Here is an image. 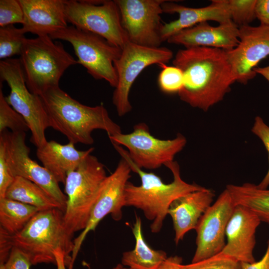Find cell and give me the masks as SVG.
Masks as SVG:
<instances>
[{
  "mask_svg": "<svg viewBox=\"0 0 269 269\" xmlns=\"http://www.w3.org/2000/svg\"><path fill=\"white\" fill-rule=\"evenodd\" d=\"M0 82L5 81L10 92L5 97L8 104L24 119L31 133V141L37 148L47 142L45 130L49 126L48 117L39 96L27 88L19 58L0 62Z\"/></svg>",
  "mask_w": 269,
  "mask_h": 269,
  "instance_id": "cell-8",
  "label": "cell"
},
{
  "mask_svg": "<svg viewBox=\"0 0 269 269\" xmlns=\"http://www.w3.org/2000/svg\"><path fill=\"white\" fill-rule=\"evenodd\" d=\"M11 235L0 227V265H5L9 256L12 245Z\"/></svg>",
  "mask_w": 269,
  "mask_h": 269,
  "instance_id": "cell-36",
  "label": "cell"
},
{
  "mask_svg": "<svg viewBox=\"0 0 269 269\" xmlns=\"http://www.w3.org/2000/svg\"><path fill=\"white\" fill-rule=\"evenodd\" d=\"M25 132L8 130L0 133V144L3 148L9 170L13 177L20 176L36 183L58 202L65 212L67 197L53 175L29 156L30 149L25 142Z\"/></svg>",
  "mask_w": 269,
  "mask_h": 269,
  "instance_id": "cell-12",
  "label": "cell"
},
{
  "mask_svg": "<svg viewBox=\"0 0 269 269\" xmlns=\"http://www.w3.org/2000/svg\"><path fill=\"white\" fill-rule=\"evenodd\" d=\"M52 39L69 42L78 58L77 64L85 67L94 79H104L116 87L118 77L114 62L121 56L122 49L102 37L74 26L66 27L49 35Z\"/></svg>",
  "mask_w": 269,
  "mask_h": 269,
  "instance_id": "cell-7",
  "label": "cell"
},
{
  "mask_svg": "<svg viewBox=\"0 0 269 269\" xmlns=\"http://www.w3.org/2000/svg\"><path fill=\"white\" fill-rule=\"evenodd\" d=\"M116 150L128 162L132 171L140 177L141 185L136 186L128 181L125 190V206H133L141 210L145 217L152 221L151 232L156 233L161 229L163 221L168 214L171 203L177 198L205 187L196 183H188L181 177L178 163L172 161L165 166L171 171L173 180L164 183L152 172H146L136 165L121 145L113 143Z\"/></svg>",
  "mask_w": 269,
  "mask_h": 269,
  "instance_id": "cell-2",
  "label": "cell"
},
{
  "mask_svg": "<svg viewBox=\"0 0 269 269\" xmlns=\"http://www.w3.org/2000/svg\"><path fill=\"white\" fill-rule=\"evenodd\" d=\"M255 14L260 24L269 25V0H257Z\"/></svg>",
  "mask_w": 269,
  "mask_h": 269,
  "instance_id": "cell-37",
  "label": "cell"
},
{
  "mask_svg": "<svg viewBox=\"0 0 269 269\" xmlns=\"http://www.w3.org/2000/svg\"><path fill=\"white\" fill-rule=\"evenodd\" d=\"M8 129L13 133L26 132L30 130L23 117L6 102L0 87V133Z\"/></svg>",
  "mask_w": 269,
  "mask_h": 269,
  "instance_id": "cell-28",
  "label": "cell"
},
{
  "mask_svg": "<svg viewBox=\"0 0 269 269\" xmlns=\"http://www.w3.org/2000/svg\"><path fill=\"white\" fill-rule=\"evenodd\" d=\"M214 196L212 190L204 188L181 196L171 203L168 214L172 219L176 245L186 233L195 230L202 216L213 204Z\"/></svg>",
  "mask_w": 269,
  "mask_h": 269,
  "instance_id": "cell-21",
  "label": "cell"
},
{
  "mask_svg": "<svg viewBox=\"0 0 269 269\" xmlns=\"http://www.w3.org/2000/svg\"><path fill=\"white\" fill-rule=\"evenodd\" d=\"M112 143L125 146L128 155L140 168L154 169L173 161L175 155L186 144V138L178 134L172 139L163 140L152 136L147 125L140 123L129 134L108 136Z\"/></svg>",
  "mask_w": 269,
  "mask_h": 269,
  "instance_id": "cell-11",
  "label": "cell"
},
{
  "mask_svg": "<svg viewBox=\"0 0 269 269\" xmlns=\"http://www.w3.org/2000/svg\"><path fill=\"white\" fill-rule=\"evenodd\" d=\"M94 150V147L79 150L71 142L61 144L50 140L43 146L37 148L36 156L56 181L64 184L68 173L75 170Z\"/></svg>",
  "mask_w": 269,
  "mask_h": 269,
  "instance_id": "cell-22",
  "label": "cell"
},
{
  "mask_svg": "<svg viewBox=\"0 0 269 269\" xmlns=\"http://www.w3.org/2000/svg\"><path fill=\"white\" fill-rule=\"evenodd\" d=\"M48 115L49 126L67 137L69 142L92 144V133L105 131L108 136L122 133L101 104L90 107L72 98L59 86L51 88L40 96Z\"/></svg>",
  "mask_w": 269,
  "mask_h": 269,
  "instance_id": "cell-3",
  "label": "cell"
},
{
  "mask_svg": "<svg viewBox=\"0 0 269 269\" xmlns=\"http://www.w3.org/2000/svg\"><path fill=\"white\" fill-rule=\"evenodd\" d=\"M19 59L27 88L39 96L59 86L66 70L77 64L61 43L53 42L48 35L26 38Z\"/></svg>",
  "mask_w": 269,
  "mask_h": 269,
  "instance_id": "cell-5",
  "label": "cell"
},
{
  "mask_svg": "<svg viewBox=\"0 0 269 269\" xmlns=\"http://www.w3.org/2000/svg\"><path fill=\"white\" fill-rule=\"evenodd\" d=\"M182 269H242V266L237 260L218 254L197 262L182 265Z\"/></svg>",
  "mask_w": 269,
  "mask_h": 269,
  "instance_id": "cell-31",
  "label": "cell"
},
{
  "mask_svg": "<svg viewBox=\"0 0 269 269\" xmlns=\"http://www.w3.org/2000/svg\"><path fill=\"white\" fill-rule=\"evenodd\" d=\"M167 41L185 48L206 47L230 50L239 44V26L232 20L216 26L205 21L176 33Z\"/></svg>",
  "mask_w": 269,
  "mask_h": 269,
  "instance_id": "cell-19",
  "label": "cell"
},
{
  "mask_svg": "<svg viewBox=\"0 0 269 269\" xmlns=\"http://www.w3.org/2000/svg\"><path fill=\"white\" fill-rule=\"evenodd\" d=\"M123 268L122 264H119L112 269H122Z\"/></svg>",
  "mask_w": 269,
  "mask_h": 269,
  "instance_id": "cell-42",
  "label": "cell"
},
{
  "mask_svg": "<svg viewBox=\"0 0 269 269\" xmlns=\"http://www.w3.org/2000/svg\"><path fill=\"white\" fill-rule=\"evenodd\" d=\"M21 28L13 25L0 27V59L5 60L21 54L26 37Z\"/></svg>",
  "mask_w": 269,
  "mask_h": 269,
  "instance_id": "cell-27",
  "label": "cell"
},
{
  "mask_svg": "<svg viewBox=\"0 0 269 269\" xmlns=\"http://www.w3.org/2000/svg\"><path fill=\"white\" fill-rule=\"evenodd\" d=\"M132 169L127 160L122 157L114 172L103 181L98 199L93 207L85 229L74 240L71 262L68 269H73L82 244L88 233L95 231L99 222L107 215L119 221L122 218V208L125 206V190L131 177Z\"/></svg>",
  "mask_w": 269,
  "mask_h": 269,
  "instance_id": "cell-14",
  "label": "cell"
},
{
  "mask_svg": "<svg viewBox=\"0 0 269 269\" xmlns=\"http://www.w3.org/2000/svg\"><path fill=\"white\" fill-rule=\"evenodd\" d=\"M235 204L225 189L200 219L195 230L196 249L191 263L212 257L226 245V230Z\"/></svg>",
  "mask_w": 269,
  "mask_h": 269,
  "instance_id": "cell-15",
  "label": "cell"
},
{
  "mask_svg": "<svg viewBox=\"0 0 269 269\" xmlns=\"http://www.w3.org/2000/svg\"><path fill=\"white\" fill-rule=\"evenodd\" d=\"M239 39L238 45L226 52L236 82L246 84L257 75V65L269 56V25L240 26Z\"/></svg>",
  "mask_w": 269,
  "mask_h": 269,
  "instance_id": "cell-16",
  "label": "cell"
},
{
  "mask_svg": "<svg viewBox=\"0 0 269 269\" xmlns=\"http://www.w3.org/2000/svg\"><path fill=\"white\" fill-rule=\"evenodd\" d=\"M14 178L8 166L3 148L0 144V198L5 197L6 192Z\"/></svg>",
  "mask_w": 269,
  "mask_h": 269,
  "instance_id": "cell-34",
  "label": "cell"
},
{
  "mask_svg": "<svg viewBox=\"0 0 269 269\" xmlns=\"http://www.w3.org/2000/svg\"><path fill=\"white\" fill-rule=\"evenodd\" d=\"M23 12L19 0H0V27L23 24Z\"/></svg>",
  "mask_w": 269,
  "mask_h": 269,
  "instance_id": "cell-32",
  "label": "cell"
},
{
  "mask_svg": "<svg viewBox=\"0 0 269 269\" xmlns=\"http://www.w3.org/2000/svg\"><path fill=\"white\" fill-rule=\"evenodd\" d=\"M4 198L34 206L40 211L59 208L64 212L61 205L43 189L32 181L20 176L14 177Z\"/></svg>",
  "mask_w": 269,
  "mask_h": 269,
  "instance_id": "cell-24",
  "label": "cell"
},
{
  "mask_svg": "<svg viewBox=\"0 0 269 269\" xmlns=\"http://www.w3.org/2000/svg\"><path fill=\"white\" fill-rule=\"evenodd\" d=\"M256 73L264 77L269 82V65L263 67H257L254 69Z\"/></svg>",
  "mask_w": 269,
  "mask_h": 269,
  "instance_id": "cell-41",
  "label": "cell"
},
{
  "mask_svg": "<svg viewBox=\"0 0 269 269\" xmlns=\"http://www.w3.org/2000/svg\"><path fill=\"white\" fill-rule=\"evenodd\" d=\"M115 0L129 40L141 46L159 47L162 43L160 34L162 4L165 0Z\"/></svg>",
  "mask_w": 269,
  "mask_h": 269,
  "instance_id": "cell-13",
  "label": "cell"
},
{
  "mask_svg": "<svg viewBox=\"0 0 269 269\" xmlns=\"http://www.w3.org/2000/svg\"><path fill=\"white\" fill-rule=\"evenodd\" d=\"M132 229L135 239L134 249L123 254L122 264L134 269H157L167 258L162 250L151 249L145 241L142 232L141 220L135 216Z\"/></svg>",
  "mask_w": 269,
  "mask_h": 269,
  "instance_id": "cell-23",
  "label": "cell"
},
{
  "mask_svg": "<svg viewBox=\"0 0 269 269\" xmlns=\"http://www.w3.org/2000/svg\"><path fill=\"white\" fill-rule=\"evenodd\" d=\"M31 265L28 258L23 252L13 247L5 266V269H29Z\"/></svg>",
  "mask_w": 269,
  "mask_h": 269,
  "instance_id": "cell-35",
  "label": "cell"
},
{
  "mask_svg": "<svg viewBox=\"0 0 269 269\" xmlns=\"http://www.w3.org/2000/svg\"><path fill=\"white\" fill-rule=\"evenodd\" d=\"M229 191L235 205L247 207L261 222L269 225V189H261L257 185L245 183L241 185L229 184Z\"/></svg>",
  "mask_w": 269,
  "mask_h": 269,
  "instance_id": "cell-25",
  "label": "cell"
},
{
  "mask_svg": "<svg viewBox=\"0 0 269 269\" xmlns=\"http://www.w3.org/2000/svg\"><path fill=\"white\" fill-rule=\"evenodd\" d=\"M40 210L19 201L0 198V225L10 235L21 231Z\"/></svg>",
  "mask_w": 269,
  "mask_h": 269,
  "instance_id": "cell-26",
  "label": "cell"
},
{
  "mask_svg": "<svg viewBox=\"0 0 269 269\" xmlns=\"http://www.w3.org/2000/svg\"><path fill=\"white\" fill-rule=\"evenodd\" d=\"M159 66L162 68L157 80L160 89L165 93H178L184 85L182 70L174 65L168 66L162 64Z\"/></svg>",
  "mask_w": 269,
  "mask_h": 269,
  "instance_id": "cell-30",
  "label": "cell"
},
{
  "mask_svg": "<svg viewBox=\"0 0 269 269\" xmlns=\"http://www.w3.org/2000/svg\"><path fill=\"white\" fill-rule=\"evenodd\" d=\"M261 221L250 209L244 206H235L226 230L227 242L219 253L231 257L241 263L256 261L253 251L256 233Z\"/></svg>",
  "mask_w": 269,
  "mask_h": 269,
  "instance_id": "cell-17",
  "label": "cell"
},
{
  "mask_svg": "<svg viewBox=\"0 0 269 269\" xmlns=\"http://www.w3.org/2000/svg\"><path fill=\"white\" fill-rule=\"evenodd\" d=\"M19 0L24 15L21 28L25 33L49 36L68 26L65 0Z\"/></svg>",
  "mask_w": 269,
  "mask_h": 269,
  "instance_id": "cell-20",
  "label": "cell"
},
{
  "mask_svg": "<svg viewBox=\"0 0 269 269\" xmlns=\"http://www.w3.org/2000/svg\"><path fill=\"white\" fill-rule=\"evenodd\" d=\"M163 13H177V19L162 24L160 37L163 42L167 41L176 33L209 20L215 21L219 24L231 20L227 0H213L206 6L192 8L166 0L162 3Z\"/></svg>",
  "mask_w": 269,
  "mask_h": 269,
  "instance_id": "cell-18",
  "label": "cell"
},
{
  "mask_svg": "<svg viewBox=\"0 0 269 269\" xmlns=\"http://www.w3.org/2000/svg\"><path fill=\"white\" fill-rule=\"evenodd\" d=\"M107 176L104 165L91 154L67 175L64 184L67 201L64 221L70 234L85 229Z\"/></svg>",
  "mask_w": 269,
  "mask_h": 269,
  "instance_id": "cell-6",
  "label": "cell"
},
{
  "mask_svg": "<svg viewBox=\"0 0 269 269\" xmlns=\"http://www.w3.org/2000/svg\"><path fill=\"white\" fill-rule=\"evenodd\" d=\"M64 215L59 208L38 211L21 231L11 235L12 246L23 252L34 265H56L54 252L60 248L69 269L74 244L73 235L65 225Z\"/></svg>",
  "mask_w": 269,
  "mask_h": 269,
  "instance_id": "cell-4",
  "label": "cell"
},
{
  "mask_svg": "<svg viewBox=\"0 0 269 269\" xmlns=\"http://www.w3.org/2000/svg\"><path fill=\"white\" fill-rule=\"evenodd\" d=\"M182 258L178 256L167 257L157 269H182Z\"/></svg>",
  "mask_w": 269,
  "mask_h": 269,
  "instance_id": "cell-39",
  "label": "cell"
},
{
  "mask_svg": "<svg viewBox=\"0 0 269 269\" xmlns=\"http://www.w3.org/2000/svg\"><path fill=\"white\" fill-rule=\"evenodd\" d=\"M257 0H227L232 21L238 26L249 25L256 17Z\"/></svg>",
  "mask_w": 269,
  "mask_h": 269,
  "instance_id": "cell-29",
  "label": "cell"
},
{
  "mask_svg": "<svg viewBox=\"0 0 269 269\" xmlns=\"http://www.w3.org/2000/svg\"><path fill=\"white\" fill-rule=\"evenodd\" d=\"M64 11L67 22L97 34L121 49L129 41L115 0H65Z\"/></svg>",
  "mask_w": 269,
  "mask_h": 269,
  "instance_id": "cell-9",
  "label": "cell"
},
{
  "mask_svg": "<svg viewBox=\"0 0 269 269\" xmlns=\"http://www.w3.org/2000/svg\"><path fill=\"white\" fill-rule=\"evenodd\" d=\"M172 63L183 73L180 99L204 111L222 101L236 82L226 50L221 49L185 48L177 52Z\"/></svg>",
  "mask_w": 269,
  "mask_h": 269,
  "instance_id": "cell-1",
  "label": "cell"
},
{
  "mask_svg": "<svg viewBox=\"0 0 269 269\" xmlns=\"http://www.w3.org/2000/svg\"><path fill=\"white\" fill-rule=\"evenodd\" d=\"M122 269H132V268H123Z\"/></svg>",
  "mask_w": 269,
  "mask_h": 269,
  "instance_id": "cell-43",
  "label": "cell"
},
{
  "mask_svg": "<svg viewBox=\"0 0 269 269\" xmlns=\"http://www.w3.org/2000/svg\"><path fill=\"white\" fill-rule=\"evenodd\" d=\"M242 269H269V239L267 249L262 259L252 263H241Z\"/></svg>",
  "mask_w": 269,
  "mask_h": 269,
  "instance_id": "cell-38",
  "label": "cell"
},
{
  "mask_svg": "<svg viewBox=\"0 0 269 269\" xmlns=\"http://www.w3.org/2000/svg\"><path fill=\"white\" fill-rule=\"evenodd\" d=\"M251 131L262 140L264 144L268 153L269 164V126L265 123L261 117L257 116L255 118ZM257 185L261 189L268 188L269 186V166L266 175Z\"/></svg>",
  "mask_w": 269,
  "mask_h": 269,
  "instance_id": "cell-33",
  "label": "cell"
},
{
  "mask_svg": "<svg viewBox=\"0 0 269 269\" xmlns=\"http://www.w3.org/2000/svg\"><path fill=\"white\" fill-rule=\"evenodd\" d=\"M173 57L166 47H150L128 41L120 57L114 62L118 84L113 95V103L118 115L123 116L132 109L129 100L131 87L140 73L147 67L168 62Z\"/></svg>",
  "mask_w": 269,
  "mask_h": 269,
  "instance_id": "cell-10",
  "label": "cell"
},
{
  "mask_svg": "<svg viewBox=\"0 0 269 269\" xmlns=\"http://www.w3.org/2000/svg\"><path fill=\"white\" fill-rule=\"evenodd\" d=\"M54 254L56 258L57 269H66L65 256L62 250L58 248L54 251Z\"/></svg>",
  "mask_w": 269,
  "mask_h": 269,
  "instance_id": "cell-40",
  "label": "cell"
}]
</instances>
